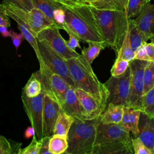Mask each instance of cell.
<instances>
[{"mask_svg":"<svg viewBox=\"0 0 154 154\" xmlns=\"http://www.w3.org/2000/svg\"><path fill=\"white\" fill-rule=\"evenodd\" d=\"M61 4L66 15L63 30L74 35L79 41L100 43L105 48L90 5L76 3Z\"/></svg>","mask_w":154,"mask_h":154,"instance_id":"1","label":"cell"},{"mask_svg":"<svg viewBox=\"0 0 154 154\" xmlns=\"http://www.w3.org/2000/svg\"><path fill=\"white\" fill-rule=\"evenodd\" d=\"M90 8L105 48L109 47L118 53L129 26V19L125 11Z\"/></svg>","mask_w":154,"mask_h":154,"instance_id":"2","label":"cell"},{"mask_svg":"<svg viewBox=\"0 0 154 154\" xmlns=\"http://www.w3.org/2000/svg\"><path fill=\"white\" fill-rule=\"evenodd\" d=\"M101 116L91 119H75L67 136L68 147L66 154H91L96 128Z\"/></svg>","mask_w":154,"mask_h":154,"instance_id":"3","label":"cell"},{"mask_svg":"<svg viewBox=\"0 0 154 154\" xmlns=\"http://www.w3.org/2000/svg\"><path fill=\"white\" fill-rule=\"evenodd\" d=\"M66 62L75 88L92 94L108 97V92L104 84L99 81L91 64L81 54L66 60Z\"/></svg>","mask_w":154,"mask_h":154,"instance_id":"4","label":"cell"},{"mask_svg":"<svg viewBox=\"0 0 154 154\" xmlns=\"http://www.w3.org/2000/svg\"><path fill=\"white\" fill-rule=\"evenodd\" d=\"M39 65L42 92L61 105L66 90L71 85L61 76L49 69L42 61H39Z\"/></svg>","mask_w":154,"mask_h":154,"instance_id":"5","label":"cell"},{"mask_svg":"<svg viewBox=\"0 0 154 154\" xmlns=\"http://www.w3.org/2000/svg\"><path fill=\"white\" fill-rule=\"evenodd\" d=\"M131 78V70L130 66H129L123 74L119 76L111 75L104 83V85L108 92L107 105L110 103H112L116 105L127 106Z\"/></svg>","mask_w":154,"mask_h":154,"instance_id":"6","label":"cell"},{"mask_svg":"<svg viewBox=\"0 0 154 154\" xmlns=\"http://www.w3.org/2000/svg\"><path fill=\"white\" fill-rule=\"evenodd\" d=\"M147 61L133 59L129 61L131 70L129 94L127 106L142 109V99L144 95V70Z\"/></svg>","mask_w":154,"mask_h":154,"instance_id":"7","label":"cell"},{"mask_svg":"<svg viewBox=\"0 0 154 154\" xmlns=\"http://www.w3.org/2000/svg\"><path fill=\"white\" fill-rule=\"evenodd\" d=\"M132 138L130 131L123 126L119 123L103 124L100 120L97 126L94 146L111 141H119L123 143L132 153H134Z\"/></svg>","mask_w":154,"mask_h":154,"instance_id":"8","label":"cell"},{"mask_svg":"<svg viewBox=\"0 0 154 154\" xmlns=\"http://www.w3.org/2000/svg\"><path fill=\"white\" fill-rule=\"evenodd\" d=\"M38 46L41 57V60L39 61H42L49 69L61 76L71 86L74 87V84L69 73L66 60L45 42L38 41Z\"/></svg>","mask_w":154,"mask_h":154,"instance_id":"9","label":"cell"},{"mask_svg":"<svg viewBox=\"0 0 154 154\" xmlns=\"http://www.w3.org/2000/svg\"><path fill=\"white\" fill-rule=\"evenodd\" d=\"M44 93L29 97L22 91L21 99L25 112L29 120L31 125L34 128L35 136L37 140L43 137V103Z\"/></svg>","mask_w":154,"mask_h":154,"instance_id":"10","label":"cell"},{"mask_svg":"<svg viewBox=\"0 0 154 154\" xmlns=\"http://www.w3.org/2000/svg\"><path fill=\"white\" fill-rule=\"evenodd\" d=\"M37 40L48 45L52 49L60 55L65 60L78 57L76 51L70 50L66 44V40L61 36L60 28L55 25L46 28L37 35Z\"/></svg>","mask_w":154,"mask_h":154,"instance_id":"11","label":"cell"},{"mask_svg":"<svg viewBox=\"0 0 154 154\" xmlns=\"http://www.w3.org/2000/svg\"><path fill=\"white\" fill-rule=\"evenodd\" d=\"M82 113L85 120H91L100 116L107 106V97L92 94L75 88Z\"/></svg>","mask_w":154,"mask_h":154,"instance_id":"12","label":"cell"},{"mask_svg":"<svg viewBox=\"0 0 154 154\" xmlns=\"http://www.w3.org/2000/svg\"><path fill=\"white\" fill-rule=\"evenodd\" d=\"M4 4L8 11L21 19L36 35L43 29L54 25L46 15L38 8H33L29 11H25L8 4Z\"/></svg>","mask_w":154,"mask_h":154,"instance_id":"13","label":"cell"},{"mask_svg":"<svg viewBox=\"0 0 154 154\" xmlns=\"http://www.w3.org/2000/svg\"><path fill=\"white\" fill-rule=\"evenodd\" d=\"M61 112L60 105L45 94L43 103V137L53 135L55 124Z\"/></svg>","mask_w":154,"mask_h":154,"instance_id":"14","label":"cell"},{"mask_svg":"<svg viewBox=\"0 0 154 154\" xmlns=\"http://www.w3.org/2000/svg\"><path fill=\"white\" fill-rule=\"evenodd\" d=\"M151 150L154 149V118L141 111L138 123V134L137 136Z\"/></svg>","mask_w":154,"mask_h":154,"instance_id":"15","label":"cell"},{"mask_svg":"<svg viewBox=\"0 0 154 154\" xmlns=\"http://www.w3.org/2000/svg\"><path fill=\"white\" fill-rule=\"evenodd\" d=\"M134 20L138 29L150 39L154 34V4L146 2Z\"/></svg>","mask_w":154,"mask_h":154,"instance_id":"16","label":"cell"},{"mask_svg":"<svg viewBox=\"0 0 154 154\" xmlns=\"http://www.w3.org/2000/svg\"><path fill=\"white\" fill-rule=\"evenodd\" d=\"M60 106L61 111L73 117L75 119H85L74 87L70 86L67 88Z\"/></svg>","mask_w":154,"mask_h":154,"instance_id":"17","label":"cell"},{"mask_svg":"<svg viewBox=\"0 0 154 154\" xmlns=\"http://www.w3.org/2000/svg\"><path fill=\"white\" fill-rule=\"evenodd\" d=\"M141 110L125 106L122 120L119 123L131 132L137 137L138 134V123Z\"/></svg>","mask_w":154,"mask_h":154,"instance_id":"18","label":"cell"},{"mask_svg":"<svg viewBox=\"0 0 154 154\" xmlns=\"http://www.w3.org/2000/svg\"><path fill=\"white\" fill-rule=\"evenodd\" d=\"M7 13L10 17L12 18L17 23V27L19 31L24 36V38L26 41L29 43L31 46L34 49L36 57L37 58L38 61L41 60V57L38 50V40L37 38V35L34 34L31 29L29 28V26L24 23L21 19H20L18 17H17L16 15H14L11 12L8 11L7 10Z\"/></svg>","mask_w":154,"mask_h":154,"instance_id":"19","label":"cell"},{"mask_svg":"<svg viewBox=\"0 0 154 154\" xmlns=\"http://www.w3.org/2000/svg\"><path fill=\"white\" fill-rule=\"evenodd\" d=\"M91 154H132L122 143L111 141L94 146Z\"/></svg>","mask_w":154,"mask_h":154,"instance_id":"20","label":"cell"},{"mask_svg":"<svg viewBox=\"0 0 154 154\" xmlns=\"http://www.w3.org/2000/svg\"><path fill=\"white\" fill-rule=\"evenodd\" d=\"M124 107L123 105L109 103L105 111L100 115L101 122L103 124L119 123L123 117Z\"/></svg>","mask_w":154,"mask_h":154,"instance_id":"21","label":"cell"},{"mask_svg":"<svg viewBox=\"0 0 154 154\" xmlns=\"http://www.w3.org/2000/svg\"><path fill=\"white\" fill-rule=\"evenodd\" d=\"M128 30L131 46L134 52L147 43L146 42L149 39L146 35L138 29L134 19H129Z\"/></svg>","mask_w":154,"mask_h":154,"instance_id":"22","label":"cell"},{"mask_svg":"<svg viewBox=\"0 0 154 154\" xmlns=\"http://www.w3.org/2000/svg\"><path fill=\"white\" fill-rule=\"evenodd\" d=\"M74 120L75 119L73 117L61 111L55 124L53 134L67 137Z\"/></svg>","mask_w":154,"mask_h":154,"instance_id":"23","label":"cell"},{"mask_svg":"<svg viewBox=\"0 0 154 154\" xmlns=\"http://www.w3.org/2000/svg\"><path fill=\"white\" fill-rule=\"evenodd\" d=\"M22 91L29 97H35L42 93V84L39 70L32 73Z\"/></svg>","mask_w":154,"mask_h":154,"instance_id":"24","label":"cell"},{"mask_svg":"<svg viewBox=\"0 0 154 154\" xmlns=\"http://www.w3.org/2000/svg\"><path fill=\"white\" fill-rule=\"evenodd\" d=\"M32 1L34 7L42 10L54 23V11L56 8H61L62 5L61 3L57 0H32Z\"/></svg>","mask_w":154,"mask_h":154,"instance_id":"25","label":"cell"},{"mask_svg":"<svg viewBox=\"0 0 154 154\" xmlns=\"http://www.w3.org/2000/svg\"><path fill=\"white\" fill-rule=\"evenodd\" d=\"M68 147L67 137L53 134L49 141V150L51 154L64 153Z\"/></svg>","mask_w":154,"mask_h":154,"instance_id":"26","label":"cell"},{"mask_svg":"<svg viewBox=\"0 0 154 154\" xmlns=\"http://www.w3.org/2000/svg\"><path fill=\"white\" fill-rule=\"evenodd\" d=\"M128 0H96L91 6L100 10L124 11Z\"/></svg>","mask_w":154,"mask_h":154,"instance_id":"27","label":"cell"},{"mask_svg":"<svg viewBox=\"0 0 154 154\" xmlns=\"http://www.w3.org/2000/svg\"><path fill=\"white\" fill-rule=\"evenodd\" d=\"M88 44V46L87 48L84 47L81 49V54L89 64H91L94 60L99 55L100 51L105 48L103 45L98 43L90 42Z\"/></svg>","mask_w":154,"mask_h":154,"instance_id":"28","label":"cell"},{"mask_svg":"<svg viewBox=\"0 0 154 154\" xmlns=\"http://www.w3.org/2000/svg\"><path fill=\"white\" fill-rule=\"evenodd\" d=\"M129 27V26H128ZM135 52L132 49L129 40V30L126 34L125 38L123 41L122 46L117 53V57L116 60H126L131 61L134 59Z\"/></svg>","mask_w":154,"mask_h":154,"instance_id":"29","label":"cell"},{"mask_svg":"<svg viewBox=\"0 0 154 154\" xmlns=\"http://www.w3.org/2000/svg\"><path fill=\"white\" fill-rule=\"evenodd\" d=\"M22 143L9 141L0 135V154H19Z\"/></svg>","mask_w":154,"mask_h":154,"instance_id":"30","label":"cell"},{"mask_svg":"<svg viewBox=\"0 0 154 154\" xmlns=\"http://www.w3.org/2000/svg\"><path fill=\"white\" fill-rule=\"evenodd\" d=\"M144 93L154 87V61H147L144 70Z\"/></svg>","mask_w":154,"mask_h":154,"instance_id":"31","label":"cell"},{"mask_svg":"<svg viewBox=\"0 0 154 154\" xmlns=\"http://www.w3.org/2000/svg\"><path fill=\"white\" fill-rule=\"evenodd\" d=\"M141 111L149 117L154 118V87L144 94Z\"/></svg>","mask_w":154,"mask_h":154,"instance_id":"32","label":"cell"},{"mask_svg":"<svg viewBox=\"0 0 154 154\" xmlns=\"http://www.w3.org/2000/svg\"><path fill=\"white\" fill-rule=\"evenodd\" d=\"M145 4V0H128L124 10L128 18L131 19L138 14Z\"/></svg>","mask_w":154,"mask_h":154,"instance_id":"33","label":"cell"},{"mask_svg":"<svg viewBox=\"0 0 154 154\" xmlns=\"http://www.w3.org/2000/svg\"><path fill=\"white\" fill-rule=\"evenodd\" d=\"M41 147V141L37 140L35 136L34 135L30 144L26 147L21 149L19 154H40Z\"/></svg>","mask_w":154,"mask_h":154,"instance_id":"34","label":"cell"},{"mask_svg":"<svg viewBox=\"0 0 154 154\" xmlns=\"http://www.w3.org/2000/svg\"><path fill=\"white\" fill-rule=\"evenodd\" d=\"M3 2L25 11L34 8L32 0H4Z\"/></svg>","mask_w":154,"mask_h":154,"instance_id":"35","label":"cell"},{"mask_svg":"<svg viewBox=\"0 0 154 154\" xmlns=\"http://www.w3.org/2000/svg\"><path fill=\"white\" fill-rule=\"evenodd\" d=\"M129 66V61L126 60H116L111 69L112 76H119L123 74Z\"/></svg>","mask_w":154,"mask_h":154,"instance_id":"36","label":"cell"},{"mask_svg":"<svg viewBox=\"0 0 154 154\" xmlns=\"http://www.w3.org/2000/svg\"><path fill=\"white\" fill-rule=\"evenodd\" d=\"M132 144L134 153L135 154H152L151 150L138 137L132 138Z\"/></svg>","mask_w":154,"mask_h":154,"instance_id":"37","label":"cell"},{"mask_svg":"<svg viewBox=\"0 0 154 154\" xmlns=\"http://www.w3.org/2000/svg\"><path fill=\"white\" fill-rule=\"evenodd\" d=\"M65 11L61 7L56 8L53 13L54 23L60 29H63L65 23Z\"/></svg>","mask_w":154,"mask_h":154,"instance_id":"38","label":"cell"},{"mask_svg":"<svg viewBox=\"0 0 154 154\" xmlns=\"http://www.w3.org/2000/svg\"><path fill=\"white\" fill-rule=\"evenodd\" d=\"M0 26H10V17L7 13L5 4L2 2L0 4Z\"/></svg>","mask_w":154,"mask_h":154,"instance_id":"39","label":"cell"},{"mask_svg":"<svg viewBox=\"0 0 154 154\" xmlns=\"http://www.w3.org/2000/svg\"><path fill=\"white\" fill-rule=\"evenodd\" d=\"M11 40L13 42V44L14 46L16 48V52H17L18 49L21 44V43L23 42V39H25L22 33H17L14 32V31H12V34L11 35Z\"/></svg>","mask_w":154,"mask_h":154,"instance_id":"40","label":"cell"},{"mask_svg":"<svg viewBox=\"0 0 154 154\" xmlns=\"http://www.w3.org/2000/svg\"><path fill=\"white\" fill-rule=\"evenodd\" d=\"M69 35V40H66V44L67 46L72 51H75L76 48H81L79 45V40L72 34H68Z\"/></svg>","mask_w":154,"mask_h":154,"instance_id":"41","label":"cell"},{"mask_svg":"<svg viewBox=\"0 0 154 154\" xmlns=\"http://www.w3.org/2000/svg\"><path fill=\"white\" fill-rule=\"evenodd\" d=\"M51 137V136H44L39 140L42 143L40 154H51L49 150V144Z\"/></svg>","mask_w":154,"mask_h":154,"instance_id":"42","label":"cell"},{"mask_svg":"<svg viewBox=\"0 0 154 154\" xmlns=\"http://www.w3.org/2000/svg\"><path fill=\"white\" fill-rule=\"evenodd\" d=\"M144 47L148 61H154V43L153 42L146 43Z\"/></svg>","mask_w":154,"mask_h":154,"instance_id":"43","label":"cell"},{"mask_svg":"<svg viewBox=\"0 0 154 154\" xmlns=\"http://www.w3.org/2000/svg\"><path fill=\"white\" fill-rule=\"evenodd\" d=\"M134 59H138L141 60H146L148 61V58L147 57L144 45L141 46L139 49H138L135 52Z\"/></svg>","mask_w":154,"mask_h":154,"instance_id":"44","label":"cell"},{"mask_svg":"<svg viewBox=\"0 0 154 154\" xmlns=\"http://www.w3.org/2000/svg\"><path fill=\"white\" fill-rule=\"evenodd\" d=\"M34 135H35V131L34 128L32 126L28 127L24 132V137L26 139H29Z\"/></svg>","mask_w":154,"mask_h":154,"instance_id":"45","label":"cell"},{"mask_svg":"<svg viewBox=\"0 0 154 154\" xmlns=\"http://www.w3.org/2000/svg\"><path fill=\"white\" fill-rule=\"evenodd\" d=\"M13 30H8V27L5 26H0V32L4 37L11 36Z\"/></svg>","mask_w":154,"mask_h":154,"instance_id":"46","label":"cell"},{"mask_svg":"<svg viewBox=\"0 0 154 154\" xmlns=\"http://www.w3.org/2000/svg\"><path fill=\"white\" fill-rule=\"evenodd\" d=\"M74 2H75L76 4H82V5H90L94 2L96 0H73Z\"/></svg>","mask_w":154,"mask_h":154,"instance_id":"47","label":"cell"},{"mask_svg":"<svg viewBox=\"0 0 154 154\" xmlns=\"http://www.w3.org/2000/svg\"><path fill=\"white\" fill-rule=\"evenodd\" d=\"M57 1H60V0H57ZM61 1H73L74 2V1L73 0H61Z\"/></svg>","mask_w":154,"mask_h":154,"instance_id":"48","label":"cell"},{"mask_svg":"<svg viewBox=\"0 0 154 154\" xmlns=\"http://www.w3.org/2000/svg\"><path fill=\"white\" fill-rule=\"evenodd\" d=\"M150 39H154V34L150 37Z\"/></svg>","mask_w":154,"mask_h":154,"instance_id":"49","label":"cell"},{"mask_svg":"<svg viewBox=\"0 0 154 154\" xmlns=\"http://www.w3.org/2000/svg\"><path fill=\"white\" fill-rule=\"evenodd\" d=\"M151 0H145V2H146H146H150Z\"/></svg>","mask_w":154,"mask_h":154,"instance_id":"50","label":"cell"},{"mask_svg":"<svg viewBox=\"0 0 154 154\" xmlns=\"http://www.w3.org/2000/svg\"><path fill=\"white\" fill-rule=\"evenodd\" d=\"M151 40V42H153L154 43V39H150Z\"/></svg>","mask_w":154,"mask_h":154,"instance_id":"51","label":"cell"},{"mask_svg":"<svg viewBox=\"0 0 154 154\" xmlns=\"http://www.w3.org/2000/svg\"><path fill=\"white\" fill-rule=\"evenodd\" d=\"M153 154H154V149H153Z\"/></svg>","mask_w":154,"mask_h":154,"instance_id":"52","label":"cell"}]
</instances>
